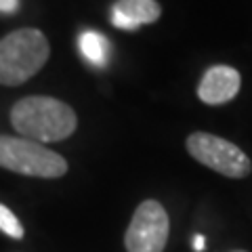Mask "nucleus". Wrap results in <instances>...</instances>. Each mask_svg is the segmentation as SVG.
Here are the masks:
<instances>
[{
	"mask_svg": "<svg viewBox=\"0 0 252 252\" xmlns=\"http://www.w3.org/2000/svg\"><path fill=\"white\" fill-rule=\"evenodd\" d=\"M11 124L19 137L36 143H57L72 137L78 116L72 107L55 97L32 94L23 97L11 109Z\"/></svg>",
	"mask_w": 252,
	"mask_h": 252,
	"instance_id": "f257e3e1",
	"label": "nucleus"
},
{
	"mask_svg": "<svg viewBox=\"0 0 252 252\" xmlns=\"http://www.w3.org/2000/svg\"><path fill=\"white\" fill-rule=\"evenodd\" d=\"M51 57V44L36 28H21L0 40V84L19 86L34 78Z\"/></svg>",
	"mask_w": 252,
	"mask_h": 252,
	"instance_id": "f03ea898",
	"label": "nucleus"
},
{
	"mask_svg": "<svg viewBox=\"0 0 252 252\" xmlns=\"http://www.w3.org/2000/svg\"><path fill=\"white\" fill-rule=\"evenodd\" d=\"M0 168L34 179H59L67 172V160L36 141L0 135Z\"/></svg>",
	"mask_w": 252,
	"mask_h": 252,
	"instance_id": "7ed1b4c3",
	"label": "nucleus"
},
{
	"mask_svg": "<svg viewBox=\"0 0 252 252\" xmlns=\"http://www.w3.org/2000/svg\"><path fill=\"white\" fill-rule=\"evenodd\" d=\"M185 147L195 162L212 168L227 179H244L252 172L250 158L238 145L223 137L210 135L204 130H195L187 137Z\"/></svg>",
	"mask_w": 252,
	"mask_h": 252,
	"instance_id": "20e7f679",
	"label": "nucleus"
},
{
	"mask_svg": "<svg viewBox=\"0 0 252 252\" xmlns=\"http://www.w3.org/2000/svg\"><path fill=\"white\" fill-rule=\"evenodd\" d=\"M170 233L168 212L158 200L141 202L124 235L126 252H164Z\"/></svg>",
	"mask_w": 252,
	"mask_h": 252,
	"instance_id": "39448f33",
	"label": "nucleus"
},
{
	"mask_svg": "<svg viewBox=\"0 0 252 252\" xmlns=\"http://www.w3.org/2000/svg\"><path fill=\"white\" fill-rule=\"evenodd\" d=\"M242 86V76L231 65H212L204 72L200 86H198V97L206 105H223L235 99Z\"/></svg>",
	"mask_w": 252,
	"mask_h": 252,
	"instance_id": "423d86ee",
	"label": "nucleus"
},
{
	"mask_svg": "<svg viewBox=\"0 0 252 252\" xmlns=\"http://www.w3.org/2000/svg\"><path fill=\"white\" fill-rule=\"evenodd\" d=\"M162 6L156 0H116L112 6V23L120 30H137L139 26L156 23Z\"/></svg>",
	"mask_w": 252,
	"mask_h": 252,
	"instance_id": "0eeeda50",
	"label": "nucleus"
},
{
	"mask_svg": "<svg viewBox=\"0 0 252 252\" xmlns=\"http://www.w3.org/2000/svg\"><path fill=\"white\" fill-rule=\"evenodd\" d=\"M107 38L103 34L94 30H84L80 36H78V46H80V53L84 55V59H89L94 65H103L107 61Z\"/></svg>",
	"mask_w": 252,
	"mask_h": 252,
	"instance_id": "6e6552de",
	"label": "nucleus"
},
{
	"mask_svg": "<svg viewBox=\"0 0 252 252\" xmlns=\"http://www.w3.org/2000/svg\"><path fill=\"white\" fill-rule=\"evenodd\" d=\"M0 231L6 233L13 240L23 238V225L19 223V219L15 217V212H11L4 204H0Z\"/></svg>",
	"mask_w": 252,
	"mask_h": 252,
	"instance_id": "1a4fd4ad",
	"label": "nucleus"
},
{
	"mask_svg": "<svg viewBox=\"0 0 252 252\" xmlns=\"http://www.w3.org/2000/svg\"><path fill=\"white\" fill-rule=\"evenodd\" d=\"M19 9V0H0V13H15Z\"/></svg>",
	"mask_w": 252,
	"mask_h": 252,
	"instance_id": "9d476101",
	"label": "nucleus"
},
{
	"mask_svg": "<svg viewBox=\"0 0 252 252\" xmlns=\"http://www.w3.org/2000/svg\"><path fill=\"white\" fill-rule=\"evenodd\" d=\"M204 244H206V240H204V235H195V240H193V248L195 250H204Z\"/></svg>",
	"mask_w": 252,
	"mask_h": 252,
	"instance_id": "9b49d317",
	"label": "nucleus"
},
{
	"mask_svg": "<svg viewBox=\"0 0 252 252\" xmlns=\"http://www.w3.org/2000/svg\"><path fill=\"white\" fill-rule=\"evenodd\" d=\"M235 252H246V250H235Z\"/></svg>",
	"mask_w": 252,
	"mask_h": 252,
	"instance_id": "f8f14e48",
	"label": "nucleus"
}]
</instances>
